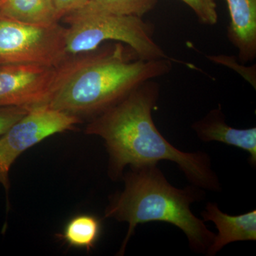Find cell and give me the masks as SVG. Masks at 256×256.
Wrapping results in <instances>:
<instances>
[{"mask_svg": "<svg viewBox=\"0 0 256 256\" xmlns=\"http://www.w3.org/2000/svg\"><path fill=\"white\" fill-rule=\"evenodd\" d=\"M101 228L100 220L95 216L77 215L66 224L58 238L69 246L90 252L100 238Z\"/></svg>", "mask_w": 256, "mask_h": 256, "instance_id": "obj_12", "label": "cell"}, {"mask_svg": "<svg viewBox=\"0 0 256 256\" xmlns=\"http://www.w3.org/2000/svg\"><path fill=\"white\" fill-rule=\"evenodd\" d=\"M31 109V108L24 106L0 107V137L22 118Z\"/></svg>", "mask_w": 256, "mask_h": 256, "instance_id": "obj_16", "label": "cell"}, {"mask_svg": "<svg viewBox=\"0 0 256 256\" xmlns=\"http://www.w3.org/2000/svg\"><path fill=\"white\" fill-rule=\"evenodd\" d=\"M173 60H143L120 42L68 56L56 67L46 106L80 118L110 108L144 82L169 74Z\"/></svg>", "mask_w": 256, "mask_h": 256, "instance_id": "obj_2", "label": "cell"}, {"mask_svg": "<svg viewBox=\"0 0 256 256\" xmlns=\"http://www.w3.org/2000/svg\"><path fill=\"white\" fill-rule=\"evenodd\" d=\"M207 58L210 62L215 64H220L224 66L228 67L230 69H233L238 74L248 82L254 89L256 88V65L246 66L240 65L238 63L237 58L232 56L227 55H210L207 56Z\"/></svg>", "mask_w": 256, "mask_h": 256, "instance_id": "obj_14", "label": "cell"}, {"mask_svg": "<svg viewBox=\"0 0 256 256\" xmlns=\"http://www.w3.org/2000/svg\"><path fill=\"white\" fill-rule=\"evenodd\" d=\"M230 23L228 38L242 64L256 58V0H226Z\"/></svg>", "mask_w": 256, "mask_h": 256, "instance_id": "obj_10", "label": "cell"}, {"mask_svg": "<svg viewBox=\"0 0 256 256\" xmlns=\"http://www.w3.org/2000/svg\"><path fill=\"white\" fill-rule=\"evenodd\" d=\"M195 13L200 22L214 26L218 22L217 5L216 0H181Z\"/></svg>", "mask_w": 256, "mask_h": 256, "instance_id": "obj_15", "label": "cell"}, {"mask_svg": "<svg viewBox=\"0 0 256 256\" xmlns=\"http://www.w3.org/2000/svg\"><path fill=\"white\" fill-rule=\"evenodd\" d=\"M130 168L124 176V191L112 197L106 210V218L129 224L119 255H124L138 224L152 222L176 226L188 237L192 249L206 254L216 234L191 210L192 204L203 197L200 188L194 185L184 190L174 188L156 164Z\"/></svg>", "mask_w": 256, "mask_h": 256, "instance_id": "obj_3", "label": "cell"}, {"mask_svg": "<svg viewBox=\"0 0 256 256\" xmlns=\"http://www.w3.org/2000/svg\"><path fill=\"white\" fill-rule=\"evenodd\" d=\"M160 85L144 82L122 100L94 118L86 133L100 136L110 156L109 174L116 180L127 165L158 164L161 160L176 163L194 186L220 192L218 176L205 152H184L170 144L160 132L152 118Z\"/></svg>", "mask_w": 256, "mask_h": 256, "instance_id": "obj_1", "label": "cell"}, {"mask_svg": "<svg viewBox=\"0 0 256 256\" xmlns=\"http://www.w3.org/2000/svg\"><path fill=\"white\" fill-rule=\"evenodd\" d=\"M88 0H52L60 20L85 4Z\"/></svg>", "mask_w": 256, "mask_h": 256, "instance_id": "obj_17", "label": "cell"}, {"mask_svg": "<svg viewBox=\"0 0 256 256\" xmlns=\"http://www.w3.org/2000/svg\"><path fill=\"white\" fill-rule=\"evenodd\" d=\"M0 16L36 25L54 24L60 21L52 0H4Z\"/></svg>", "mask_w": 256, "mask_h": 256, "instance_id": "obj_11", "label": "cell"}, {"mask_svg": "<svg viewBox=\"0 0 256 256\" xmlns=\"http://www.w3.org/2000/svg\"><path fill=\"white\" fill-rule=\"evenodd\" d=\"M100 8L114 14L142 18L154 9L158 0H90Z\"/></svg>", "mask_w": 256, "mask_h": 256, "instance_id": "obj_13", "label": "cell"}, {"mask_svg": "<svg viewBox=\"0 0 256 256\" xmlns=\"http://www.w3.org/2000/svg\"><path fill=\"white\" fill-rule=\"evenodd\" d=\"M204 222H212L218 229L206 254L214 256L230 242L256 240V210L239 216H230L220 210L216 204H207L202 212Z\"/></svg>", "mask_w": 256, "mask_h": 256, "instance_id": "obj_8", "label": "cell"}, {"mask_svg": "<svg viewBox=\"0 0 256 256\" xmlns=\"http://www.w3.org/2000/svg\"><path fill=\"white\" fill-rule=\"evenodd\" d=\"M56 68L32 64L0 65V107L46 106Z\"/></svg>", "mask_w": 256, "mask_h": 256, "instance_id": "obj_7", "label": "cell"}, {"mask_svg": "<svg viewBox=\"0 0 256 256\" xmlns=\"http://www.w3.org/2000/svg\"><path fill=\"white\" fill-rule=\"evenodd\" d=\"M3 2H4V0H0V6H2V4H3Z\"/></svg>", "mask_w": 256, "mask_h": 256, "instance_id": "obj_18", "label": "cell"}, {"mask_svg": "<svg viewBox=\"0 0 256 256\" xmlns=\"http://www.w3.org/2000/svg\"><path fill=\"white\" fill-rule=\"evenodd\" d=\"M66 28L36 25L0 16V65L32 64L58 67L68 57Z\"/></svg>", "mask_w": 256, "mask_h": 256, "instance_id": "obj_5", "label": "cell"}, {"mask_svg": "<svg viewBox=\"0 0 256 256\" xmlns=\"http://www.w3.org/2000/svg\"><path fill=\"white\" fill-rule=\"evenodd\" d=\"M80 122V118L76 116L47 106H36L0 137V184L6 192L8 210L10 170L16 158L46 138L70 130Z\"/></svg>", "mask_w": 256, "mask_h": 256, "instance_id": "obj_6", "label": "cell"}, {"mask_svg": "<svg viewBox=\"0 0 256 256\" xmlns=\"http://www.w3.org/2000/svg\"><path fill=\"white\" fill-rule=\"evenodd\" d=\"M68 56L88 53L105 42H120L143 60L170 58L153 38L154 26L141 18L112 14L88 1L63 18Z\"/></svg>", "mask_w": 256, "mask_h": 256, "instance_id": "obj_4", "label": "cell"}, {"mask_svg": "<svg viewBox=\"0 0 256 256\" xmlns=\"http://www.w3.org/2000/svg\"><path fill=\"white\" fill-rule=\"evenodd\" d=\"M196 136L203 142H223L236 146L250 154L249 161L256 164V128L236 129L229 126L220 108L210 110L205 117L192 126Z\"/></svg>", "mask_w": 256, "mask_h": 256, "instance_id": "obj_9", "label": "cell"}]
</instances>
